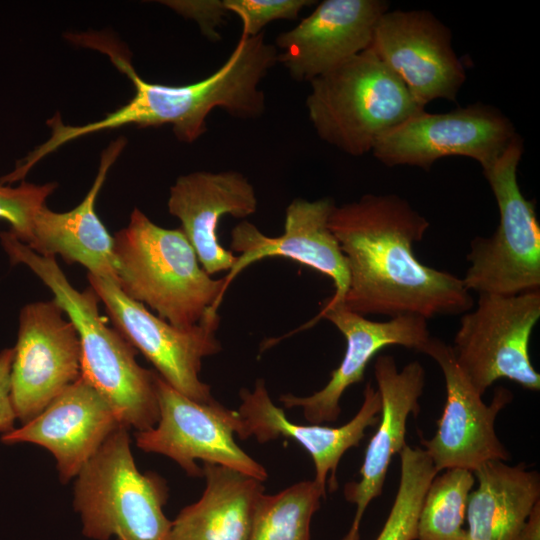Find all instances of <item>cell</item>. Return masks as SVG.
I'll return each mask as SVG.
<instances>
[{
  "label": "cell",
  "instance_id": "1",
  "mask_svg": "<svg viewBox=\"0 0 540 540\" xmlns=\"http://www.w3.org/2000/svg\"><path fill=\"white\" fill-rule=\"evenodd\" d=\"M429 221L395 194H366L335 205L329 227L345 256L349 285L343 305L362 316L393 318L463 314L474 307L462 278L423 264L413 244Z\"/></svg>",
  "mask_w": 540,
  "mask_h": 540
},
{
  "label": "cell",
  "instance_id": "2",
  "mask_svg": "<svg viewBox=\"0 0 540 540\" xmlns=\"http://www.w3.org/2000/svg\"><path fill=\"white\" fill-rule=\"evenodd\" d=\"M0 243L12 264L27 266L51 290L54 301L75 326L81 347V377L111 405L119 422L137 432L159 420L156 374L136 361V349L99 314L95 291L75 289L53 256H42L11 231Z\"/></svg>",
  "mask_w": 540,
  "mask_h": 540
},
{
  "label": "cell",
  "instance_id": "3",
  "mask_svg": "<svg viewBox=\"0 0 540 540\" xmlns=\"http://www.w3.org/2000/svg\"><path fill=\"white\" fill-rule=\"evenodd\" d=\"M114 239L119 287L126 296L146 303L173 326L189 328L217 311L224 278L213 279L178 229L153 223L135 208L128 225Z\"/></svg>",
  "mask_w": 540,
  "mask_h": 540
},
{
  "label": "cell",
  "instance_id": "4",
  "mask_svg": "<svg viewBox=\"0 0 540 540\" xmlns=\"http://www.w3.org/2000/svg\"><path fill=\"white\" fill-rule=\"evenodd\" d=\"M309 83L317 135L351 156L371 152L381 135L425 110L370 48Z\"/></svg>",
  "mask_w": 540,
  "mask_h": 540
},
{
  "label": "cell",
  "instance_id": "5",
  "mask_svg": "<svg viewBox=\"0 0 540 540\" xmlns=\"http://www.w3.org/2000/svg\"><path fill=\"white\" fill-rule=\"evenodd\" d=\"M73 506L92 540H167L168 487L155 472L141 473L128 428L120 425L76 476Z\"/></svg>",
  "mask_w": 540,
  "mask_h": 540
},
{
  "label": "cell",
  "instance_id": "6",
  "mask_svg": "<svg viewBox=\"0 0 540 540\" xmlns=\"http://www.w3.org/2000/svg\"><path fill=\"white\" fill-rule=\"evenodd\" d=\"M523 140L516 134L483 174L499 209L490 237H475L463 283L479 294L517 295L540 291V226L535 202L524 197L517 181Z\"/></svg>",
  "mask_w": 540,
  "mask_h": 540
},
{
  "label": "cell",
  "instance_id": "7",
  "mask_svg": "<svg viewBox=\"0 0 540 540\" xmlns=\"http://www.w3.org/2000/svg\"><path fill=\"white\" fill-rule=\"evenodd\" d=\"M539 318L540 291L479 294L476 307L462 315L451 348L458 366L481 395L502 378L539 391L540 374L529 353Z\"/></svg>",
  "mask_w": 540,
  "mask_h": 540
},
{
  "label": "cell",
  "instance_id": "8",
  "mask_svg": "<svg viewBox=\"0 0 540 540\" xmlns=\"http://www.w3.org/2000/svg\"><path fill=\"white\" fill-rule=\"evenodd\" d=\"M88 281L116 329L153 364L163 380L196 402H217L210 386L200 379L202 359L222 349L216 337L220 323L217 311L209 310L192 327L179 328L126 296L112 280L88 273Z\"/></svg>",
  "mask_w": 540,
  "mask_h": 540
},
{
  "label": "cell",
  "instance_id": "9",
  "mask_svg": "<svg viewBox=\"0 0 540 540\" xmlns=\"http://www.w3.org/2000/svg\"><path fill=\"white\" fill-rule=\"evenodd\" d=\"M159 420L155 427L135 433L139 449L165 455L189 476L202 477L203 463L225 466L259 481L268 477L263 465L235 442L237 411L218 402L203 404L178 392L156 374Z\"/></svg>",
  "mask_w": 540,
  "mask_h": 540
},
{
  "label": "cell",
  "instance_id": "10",
  "mask_svg": "<svg viewBox=\"0 0 540 540\" xmlns=\"http://www.w3.org/2000/svg\"><path fill=\"white\" fill-rule=\"evenodd\" d=\"M516 134L513 123L499 109L477 102L446 113L424 110L381 135L371 152L389 167L429 170L441 158L462 156L484 169Z\"/></svg>",
  "mask_w": 540,
  "mask_h": 540
},
{
  "label": "cell",
  "instance_id": "11",
  "mask_svg": "<svg viewBox=\"0 0 540 540\" xmlns=\"http://www.w3.org/2000/svg\"><path fill=\"white\" fill-rule=\"evenodd\" d=\"M64 314L54 300L32 302L20 311L10 395L21 424L38 416L81 376L79 336Z\"/></svg>",
  "mask_w": 540,
  "mask_h": 540
},
{
  "label": "cell",
  "instance_id": "12",
  "mask_svg": "<svg viewBox=\"0 0 540 540\" xmlns=\"http://www.w3.org/2000/svg\"><path fill=\"white\" fill-rule=\"evenodd\" d=\"M420 352L438 364L445 379L446 400L437 430L431 438H421L436 471L459 468L473 473L487 461L509 460L510 454L496 434L495 421L512 401V392L498 387L487 405L458 366L451 345L431 336Z\"/></svg>",
  "mask_w": 540,
  "mask_h": 540
},
{
  "label": "cell",
  "instance_id": "13",
  "mask_svg": "<svg viewBox=\"0 0 540 540\" xmlns=\"http://www.w3.org/2000/svg\"><path fill=\"white\" fill-rule=\"evenodd\" d=\"M368 48L424 108L436 99L455 102L466 80L450 29L426 10L386 11Z\"/></svg>",
  "mask_w": 540,
  "mask_h": 540
},
{
  "label": "cell",
  "instance_id": "14",
  "mask_svg": "<svg viewBox=\"0 0 540 540\" xmlns=\"http://www.w3.org/2000/svg\"><path fill=\"white\" fill-rule=\"evenodd\" d=\"M335 203L325 197L315 201L294 199L286 208L284 232L269 237L254 224L241 221L231 231L230 247L240 253L224 276V289L249 265L267 257H286L329 277L335 290L323 308L343 304L349 285L348 268L340 245L330 230Z\"/></svg>",
  "mask_w": 540,
  "mask_h": 540
},
{
  "label": "cell",
  "instance_id": "15",
  "mask_svg": "<svg viewBox=\"0 0 540 540\" xmlns=\"http://www.w3.org/2000/svg\"><path fill=\"white\" fill-rule=\"evenodd\" d=\"M320 319L330 321L346 340L341 363L332 371L328 383L312 395L280 396L285 408H301L305 419L312 424L338 419L342 395L350 386L363 381L367 365L379 351L387 346L400 345L420 352L431 337L427 319L421 316L400 315L386 321H372L343 304L322 308L316 317L298 330L309 328Z\"/></svg>",
  "mask_w": 540,
  "mask_h": 540
},
{
  "label": "cell",
  "instance_id": "16",
  "mask_svg": "<svg viewBox=\"0 0 540 540\" xmlns=\"http://www.w3.org/2000/svg\"><path fill=\"white\" fill-rule=\"evenodd\" d=\"M241 405L237 411L242 439L252 436L265 443L280 436L299 443L311 456L315 466V482L327 493L338 488L337 467L344 453L357 447L369 427L380 418L381 398L377 388L368 382L363 392V403L356 415L340 427L321 424H297L287 419L283 408L271 400L263 379H258L253 390L241 389Z\"/></svg>",
  "mask_w": 540,
  "mask_h": 540
},
{
  "label": "cell",
  "instance_id": "17",
  "mask_svg": "<svg viewBox=\"0 0 540 540\" xmlns=\"http://www.w3.org/2000/svg\"><path fill=\"white\" fill-rule=\"evenodd\" d=\"M389 10L383 0H324L275 40L278 62L292 79L310 82L366 50L375 25Z\"/></svg>",
  "mask_w": 540,
  "mask_h": 540
},
{
  "label": "cell",
  "instance_id": "18",
  "mask_svg": "<svg viewBox=\"0 0 540 540\" xmlns=\"http://www.w3.org/2000/svg\"><path fill=\"white\" fill-rule=\"evenodd\" d=\"M120 425L111 405L80 376L38 416L0 439L46 448L56 459L60 481L67 483Z\"/></svg>",
  "mask_w": 540,
  "mask_h": 540
},
{
  "label": "cell",
  "instance_id": "19",
  "mask_svg": "<svg viewBox=\"0 0 540 540\" xmlns=\"http://www.w3.org/2000/svg\"><path fill=\"white\" fill-rule=\"evenodd\" d=\"M374 377L381 398L380 418L366 447L359 481L344 487V497L356 505V512L342 540L360 539L364 512L381 495L392 458L406 445L408 418L420 411L419 399L426 375L418 361L406 364L399 371L393 356L379 355L374 363Z\"/></svg>",
  "mask_w": 540,
  "mask_h": 540
},
{
  "label": "cell",
  "instance_id": "20",
  "mask_svg": "<svg viewBox=\"0 0 540 540\" xmlns=\"http://www.w3.org/2000/svg\"><path fill=\"white\" fill-rule=\"evenodd\" d=\"M169 213L193 247L202 268L213 275L229 271L236 256L218 241L224 215L246 218L257 211L258 200L249 180L237 171H196L180 176L170 188Z\"/></svg>",
  "mask_w": 540,
  "mask_h": 540
},
{
  "label": "cell",
  "instance_id": "21",
  "mask_svg": "<svg viewBox=\"0 0 540 540\" xmlns=\"http://www.w3.org/2000/svg\"><path fill=\"white\" fill-rule=\"evenodd\" d=\"M125 144L120 137L102 152L93 185L77 207L59 213L45 205L38 211L28 247L42 256L60 255L65 262L79 263L89 274L119 285L114 239L97 216L95 201Z\"/></svg>",
  "mask_w": 540,
  "mask_h": 540
},
{
  "label": "cell",
  "instance_id": "22",
  "mask_svg": "<svg viewBox=\"0 0 540 540\" xmlns=\"http://www.w3.org/2000/svg\"><path fill=\"white\" fill-rule=\"evenodd\" d=\"M202 469L205 489L172 521L167 540H249L262 482L217 464Z\"/></svg>",
  "mask_w": 540,
  "mask_h": 540
},
{
  "label": "cell",
  "instance_id": "23",
  "mask_svg": "<svg viewBox=\"0 0 540 540\" xmlns=\"http://www.w3.org/2000/svg\"><path fill=\"white\" fill-rule=\"evenodd\" d=\"M477 487L466 507L467 540H516L540 500V475L524 463L491 460L473 471Z\"/></svg>",
  "mask_w": 540,
  "mask_h": 540
},
{
  "label": "cell",
  "instance_id": "24",
  "mask_svg": "<svg viewBox=\"0 0 540 540\" xmlns=\"http://www.w3.org/2000/svg\"><path fill=\"white\" fill-rule=\"evenodd\" d=\"M326 495L315 480L300 481L273 495L263 493L249 540H310L312 517Z\"/></svg>",
  "mask_w": 540,
  "mask_h": 540
},
{
  "label": "cell",
  "instance_id": "25",
  "mask_svg": "<svg viewBox=\"0 0 540 540\" xmlns=\"http://www.w3.org/2000/svg\"><path fill=\"white\" fill-rule=\"evenodd\" d=\"M475 481L473 473L465 469L437 474L422 501L416 540H467L466 507Z\"/></svg>",
  "mask_w": 540,
  "mask_h": 540
},
{
  "label": "cell",
  "instance_id": "26",
  "mask_svg": "<svg viewBox=\"0 0 540 540\" xmlns=\"http://www.w3.org/2000/svg\"><path fill=\"white\" fill-rule=\"evenodd\" d=\"M400 479L388 517L376 540H416L423 498L438 474L427 452L405 445L399 453Z\"/></svg>",
  "mask_w": 540,
  "mask_h": 540
},
{
  "label": "cell",
  "instance_id": "27",
  "mask_svg": "<svg viewBox=\"0 0 540 540\" xmlns=\"http://www.w3.org/2000/svg\"><path fill=\"white\" fill-rule=\"evenodd\" d=\"M56 187L54 182L36 185L24 180L16 187L0 184V220L6 221L9 231L26 245L31 241L36 214Z\"/></svg>",
  "mask_w": 540,
  "mask_h": 540
},
{
  "label": "cell",
  "instance_id": "28",
  "mask_svg": "<svg viewBox=\"0 0 540 540\" xmlns=\"http://www.w3.org/2000/svg\"><path fill=\"white\" fill-rule=\"evenodd\" d=\"M228 13H234L242 22L245 37L260 34L270 22L295 20L300 11L316 1L311 0H223Z\"/></svg>",
  "mask_w": 540,
  "mask_h": 540
},
{
  "label": "cell",
  "instance_id": "29",
  "mask_svg": "<svg viewBox=\"0 0 540 540\" xmlns=\"http://www.w3.org/2000/svg\"><path fill=\"white\" fill-rule=\"evenodd\" d=\"M161 3L197 22L203 35L210 40L221 38L217 28L228 14L223 0H169Z\"/></svg>",
  "mask_w": 540,
  "mask_h": 540
},
{
  "label": "cell",
  "instance_id": "30",
  "mask_svg": "<svg viewBox=\"0 0 540 540\" xmlns=\"http://www.w3.org/2000/svg\"><path fill=\"white\" fill-rule=\"evenodd\" d=\"M13 348L0 351V433L1 435L15 429L16 415L10 395V370Z\"/></svg>",
  "mask_w": 540,
  "mask_h": 540
},
{
  "label": "cell",
  "instance_id": "31",
  "mask_svg": "<svg viewBox=\"0 0 540 540\" xmlns=\"http://www.w3.org/2000/svg\"><path fill=\"white\" fill-rule=\"evenodd\" d=\"M516 540H540V500L532 508Z\"/></svg>",
  "mask_w": 540,
  "mask_h": 540
}]
</instances>
